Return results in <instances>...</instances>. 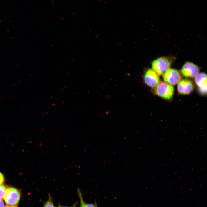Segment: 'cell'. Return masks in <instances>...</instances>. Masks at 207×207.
I'll list each match as a JSON object with an SVG mask.
<instances>
[{
  "label": "cell",
  "instance_id": "cell-1",
  "mask_svg": "<svg viewBox=\"0 0 207 207\" xmlns=\"http://www.w3.org/2000/svg\"><path fill=\"white\" fill-rule=\"evenodd\" d=\"M154 92L155 94L161 98L169 100L173 97L174 88L171 85L166 82H160L155 87Z\"/></svg>",
  "mask_w": 207,
  "mask_h": 207
},
{
  "label": "cell",
  "instance_id": "cell-2",
  "mask_svg": "<svg viewBox=\"0 0 207 207\" xmlns=\"http://www.w3.org/2000/svg\"><path fill=\"white\" fill-rule=\"evenodd\" d=\"M171 61L168 58L161 57L154 60L152 62V70L159 75L163 74L169 68Z\"/></svg>",
  "mask_w": 207,
  "mask_h": 207
},
{
  "label": "cell",
  "instance_id": "cell-3",
  "mask_svg": "<svg viewBox=\"0 0 207 207\" xmlns=\"http://www.w3.org/2000/svg\"><path fill=\"white\" fill-rule=\"evenodd\" d=\"M20 197V193L18 190L9 187L6 190L3 198L7 205L16 207L18 203Z\"/></svg>",
  "mask_w": 207,
  "mask_h": 207
},
{
  "label": "cell",
  "instance_id": "cell-4",
  "mask_svg": "<svg viewBox=\"0 0 207 207\" xmlns=\"http://www.w3.org/2000/svg\"><path fill=\"white\" fill-rule=\"evenodd\" d=\"M164 80L171 85H175L181 80V75L176 69L169 68L163 74Z\"/></svg>",
  "mask_w": 207,
  "mask_h": 207
},
{
  "label": "cell",
  "instance_id": "cell-5",
  "mask_svg": "<svg viewBox=\"0 0 207 207\" xmlns=\"http://www.w3.org/2000/svg\"><path fill=\"white\" fill-rule=\"evenodd\" d=\"M181 72L185 77L193 78L199 73V68L194 63L187 62L182 66Z\"/></svg>",
  "mask_w": 207,
  "mask_h": 207
},
{
  "label": "cell",
  "instance_id": "cell-6",
  "mask_svg": "<svg viewBox=\"0 0 207 207\" xmlns=\"http://www.w3.org/2000/svg\"><path fill=\"white\" fill-rule=\"evenodd\" d=\"M194 86L193 82L188 79H183L180 81L177 85V89L179 93L182 95H188L193 91Z\"/></svg>",
  "mask_w": 207,
  "mask_h": 207
},
{
  "label": "cell",
  "instance_id": "cell-7",
  "mask_svg": "<svg viewBox=\"0 0 207 207\" xmlns=\"http://www.w3.org/2000/svg\"><path fill=\"white\" fill-rule=\"evenodd\" d=\"M144 80L146 84L152 87H155L160 81L159 75L151 69H148L145 72Z\"/></svg>",
  "mask_w": 207,
  "mask_h": 207
},
{
  "label": "cell",
  "instance_id": "cell-8",
  "mask_svg": "<svg viewBox=\"0 0 207 207\" xmlns=\"http://www.w3.org/2000/svg\"><path fill=\"white\" fill-rule=\"evenodd\" d=\"M195 80L197 86L198 90L199 93L202 95L206 94L207 76L204 72L198 73L195 77Z\"/></svg>",
  "mask_w": 207,
  "mask_h": 207
},
{
  "label": "cell",
  "instance_id": "cell-9",
  "mask_svg": "<svg viewBox=\"0 0 207 207\" xmlns=\"http://www.w3.org/2000/svg\"><path fill=\"white\" fill-rule=\"evenodd\" d=\"M77 191L80 200V207H97L96 204H88L85 202L83 199L81 191L79 188L77 189Z\"/></svg>",
  "mask_w": 207,
  "mask_h": 207
},
{
  "label": "cell",
  "instance_id": "cell-10",
  "mask_svg": "<svg viewBox=\"0 0 207 207\" xmlns=\"http://www.w3.org/2000/svg\"><path fill=\"white\" fill-rule=\"evenodd\" d=\"M43 207H55L52 197L49 193L47 200L44 204Z\"/></svg>",
  "mask_w": 207,
  "mask_h": 207
},
{
  "label": "cell",
  "instance_id": "cell-11",
  "mask_svg": "<svg viewBox=\"0 0 207 207\" xmlns=\"http://www.w3.org/2000/svg\"><path fill=\"white\" fill-rule=\"evenodd\" d=\"M6 190L5 186L0 185V199L3 198Z\"/></svg>",
  "mask_w": 207,
  "mask_h": 207
},
{
  "label": "cell",
  "instance_id": "cell-12",
  "mask_svg": "<svg viewBox=\"0 0 207 207\" xmlns=\"http://www.w3.org/2000/svg\"><path fill=\"white\" fill-rule=\"evenodd\" d=\"M4 178L3 174L0 172V185L2 184L4 181Z\"/></svg>",
  "mask_w": 207,
  "mask_h": 207
},
{
  "label": "cell",
  "instance_id": "cell-13",
  "mask_svg": "<svg viewBox=\"0 0 207 207\" xmlns=\"http://www.w3.org/2000/svg\"><path fill=\"white\" fill-rule=\"evenodd\" d=\"M21 81V80L20 79H19L18 81L14 83L11 84L10 86V87H13L15 85L19 83Z\"/></svg>",
  "mask_w": 207,
  "mask_h": 207
},
{
  "label": "cell",
  "instance_id": "cell-14",
  "mask_svg": "<svg viewBox=\"0 0 207 207\" xmlns=\"http://www.w3.org/2000/svg\"><path fill=\"white\" fill-rule=\"evenodd\" d=\"M77 202H76L75 204H74L72 206H70V207L63 206H61L60 205H59L58 207H76V206L77 205Z\"/></svg>",
  "mask_w": 207,
  "mask_h": 207
},
{
  "label": "cell",
  "instance_id": "cell-15",
  "mask_svg": "<svg viewBox=\"0 0 207 207\" xmlns=\"http://www.w3.org/2000/svg\"><path fill=\"white\" fill-rule=\"evenodd\" d=\"M0 207H4L3 202L1 199H0Z\"/></svg>",
  "mask_w": 207,
  "mask_h": 207
},
{
  "label": "cell",
  "instance_id": "cell-16",
  "mask_svg": "<svg viewBox=\"0 0 207 207\" xmlns=\"http://www.w3.org/2000/svg\"><path fill=\"white\" fill-rule=\"evenodd\" d=\"M5 207H15L8 206H6Z\"/></svg>",
  "mask_w": 207,
  "mask_h": 207
}]
</instances>
